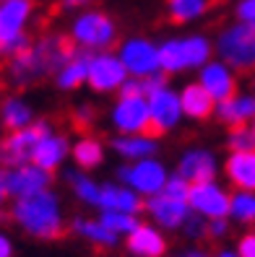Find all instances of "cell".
Instances as JSON below:
<instances>
[{
    "mask_svg": "<svg viewBox=\"0 0 255 257\" xmlns=\"http://www.w3.org/2000/svg\"><path fill=\"white\" fill-rule=\"evenodd\" d=\"M76 52L73 42L68 39V34H42L39 39L32 42V47L24 50L21 55L6 60V81L13 88H24V86H32L47 75H55L60 68L68 63V57Z\"/></svg>",
    "mask_w": 255,
    "mask_h": 257,
    "instance_id": "cell-1",
    "label": "cell"
},
{
    "mask_svg": "<svg viewBox=\"0 0 255 257\" xmlns=\"http://www.w3.org/2000/svg\"><path fill=\"white\" fill-rule=\"evenodd\" d=\"M11 221L37 241H55L65 234V208L63 198L50 187L29 198H16L8 210Z\"/></svg>",
    "mask_w": 255,
    "mask_h": 257,
    "instance_id": "cell-2",
    "label": "cell"
},
{
    "mask_svg": "<svg viewBox=\"0 0 255 257\" xmlns=\"http://www.w3.org/2000/svg\"><path fill=\"white\" fill-rule=\"evenodd\" d=\"M159 57H161V70L167 75L198 73L208 60L216 57L214 39L206 37L203 32L167 37L159 42Z\"/></svg>",
    "mask_w": 255,
    "mask_h": 257,
    "instance_id": "cell-3",
    "label": "cell"
},
{
    "mask_svg": "<svg viewBox=\"0 0 255 257\" xmlns=\"http://www.w3.org/2000/svg\"><path fill=\"white\" fill-rule=\"evenodd\" d=\"M68 39L76 50L83 52H107L120 44V26L117 21L102 8H83L68 24Z\"/></svg>",
    "mask_w": 255,
    "mask_h": 257,
    "instance_id": "cell-4",
    "label": "cell"
},
{
    "mask_svg": "<svg viewBox=\"0 0 255 257\" xmlns=\"http://www.w3.org/2000/svg\"><path fill=\"white\" fill-rule=\"evenodd\" d=\"M214 52L237 73H255V26L232 21L214 37Z\"/></svg>",
    "mask_w": 255,
    "mask_h": 257,
    "instance_id": "cell-5",
    "label": "cell"
},
{
    "mask_svg": "<svg viewBox=\"0 0 255 257\" xmlns=\"http://www.w3.org/2000/svg\"><path fill=\"white\" fill-rule=\"evenodd\" d=\"M169 174H172L169 166L159 156L141 159V161H120V166L115 169L117 182L136 190L141 198H154V195H159L164 190V185H167Z\"/></svg>",
    "mask_w": 255,
    "mask_h": 257,
    "instance_id": "cell-6",
    "label": "cell"
},
{
    "mask_svg": "<svg viewBox=\"0 0 255 257\" xmlns=\"http://www.w3.org/2000/svg\"><path fill=\"white\" fill-rule=\"evenodd\" d=\"M52 130L55 127L50 119H39V117L34 125H29L24 130H6V135H0V166L13 169V166L32 161L37 143Z\"/></svg>",
    "mask_w": 255,
    "mask_h": 257,
    "instance_id": "cell-7",
    "label": "cell"
},
{
    "mask_svg": "<svg viewBox=\"0 0 255 257\" xmlns=\"http://www.w3.org/2000/svg\"><path fill=\"white\" fill-rule=\"evenodd\" d=\"M115 52L120 55L123 65L128 68L130 78L146 81V78H151V75H156V73H164L161 70V57H159V42L148 39V37L133 34V37L120 39Z\"/></svg>",
    "mask_w": 255,
    "mask_h": 257,
    "instance_id": "cell-8",
    "label": "cell"
},
{
    "mask_svg": "<svg viewBox=\"0 0 255 257\" xmlns=\"http://www.w3.org/2000/svg\"><path fill=\"white\" fill-rule=\"evenodd\" d=\"M107 122L115 135L148 133L151 130V112L146 96H115L107 109Z\"/></svg>",
    "mask_w": 255,
    "mask_h": 257,
    "instance_id": "cell-9",
    "label": "cell"
},
{
    "mask_svg": "<svg viewBox=\"0 0 255 257\" xmlns=\"http://www.w3.org/2000/svg\"><path fill=\"white\" fill-rule=\"evenodd\" d=\"M128 78H130V75H128V68L123 65V60H120V55H117L115 50L94 52V55H92L86 86L92 88L94 94H99V96L117 94L120 88L125 86Z\"/></svg>",
    "mask_w": 255,
    "mask_h": 257,
    "instance_id": "cell-10",
    "label": "cell"
},
{
    "mask_svg": "<svg viewBox=\"0 0 255 257\" xmlns=\"http://www.w3.org/2000/svg\"><path fill=\"white\" fill-rule=\"evenodd\" d=\"M146 99H148V112H151V130L156 135H169L183 125L185 112H183L180 88H172L169 83H164L154 88Z\"/></svg>",
    "mask_w": 255,
    "mask_h": 257,
    "instance_id": "cell-11",
    "label": "cell"
},
{
    "mask_svg": "<svg viewBox=\"0 0 255 257\" xmlns=\"http://www.w3.org/2000/svg\"><path fill=\"white\" fill-rule=\"evenodd\" d=\"M188 205L193 213H198L208 221L214 218H229L232 205V190L221 179H208V182H196L190 187Z\"/></svg>",
    "mask_w": 255,
    "mask_h": 257,
    "instance_id": "cell-12",
    "label": "cell"
},
{
    "mask_svg": "<svg viewBox=\"0 0 255 257\" xmlns=\"http://www.w3.org/2000/svg\"><path fill=\"white\" fill-rule=\"evenodd\" d=\"M221 164H224V159H219V154L214 148L188 146L183 154L177 156L175 172L183 174L190 185H196V182H208V179H219Z\"/></svg>",
    "mask_w": 255,
    "mask_h": 257,
    "instance_id": "cell-13",
    "label": "cell"
},
{
    "mask_svg": "<svg viewBox=\"0 0 255 257\" xmlns=\"http://www.w3.org/2000/svg\"><path fill=\"white\" fill-rule=\"evenodd\" d=\"M143 213H146V221H151L159 229L180 231L193 210H190L188 200H177V198H169L167 192H159L154 198H146Z\"/></svg>",
    "mask_w": 255,
    "mask_h": 257,
    "instance_id": "cell-14",
    "label": "cell"
},
{
    "mask_svg": "<svg viewBox=\"0 0 255 257\" xmlns=\"http://www.w3.org/2000/svg\"><path fill=\"white\" fill-rule=\"evenodd\" d=\"M196 81L214 96V101H224L239 91V73L224 60L214 57L196 73Z\"/></svg>",
    "mask_w": 255,
    "mask_h": 257,
    "instance_id": "cell-15",
    "label": "cell"
},
{
    "mask_svg": "<svg viewBox=\"0 0 255 257\" xmlns=\"http://www.w3.org/2000/svg\"><path fill=\"white\" fill-rule=\"evenodd\" d=\"M123 241L130 257H167L169 249L167 231L154 226L151 221H141Z\"/></svg>",
    "mask_w": 255,
    "mask_h": 257,
    "instance_id": "cell-16",
    "label": "cell"
},
{
    "mask_svg": "<svg viewBox=\"0 0 255 257\" xmlns=\"http://www.w3.org/2000/svg\"><path fill=\"white\" fill-rule=\"evenodd\" d=\"M37 16V0H0V39L29 34Z\"/></svg>",
    "mask_w": 255,
    "mask_h": 257,
    "instance_id": "cell-17",
    "label": "cell"
},
{
    "mask_svg": "<svg viewBox=\"0 0 255 257\" xmlns=\"http://www.w3.org/2000/svg\"><path fill=\"white\" fill-rule=\"evenodd\" d=\"M110 148L120 161H141V159H151L159 156L161 141L154 130L148 133H130V135H112Z\"/></svg>",
    "mask_w": 255,
    "mask_h": 257,
    "instance_id": "cell-18",
    "label": "cell"
},
{
    "mask_svg": "<svg viewBox=\"0 0 255 257\" xmlns=\"http://www.w3.org/2000/svg\"><path fill=\"white\" fill-rule=\"evenodd\" d=\"M8 187H11L13 200L16 198H29V195H37L42 190L52 187V172L42 169V166L34 164V161H26L21 166L8 169Z\"/></svg>",
    "mask_w": 255,
    "mask_h": 257,
    "instance_id": "cell-19",
    "label": "cell"
},
{
    "mask_svg": "<svg viewBox=\"0 0 255 257\" xmlns=\"http://www.w3.org/2000/svg\"><path fill=\"white\" fill-rule=\"evenodd\" d=\"M70 148H73V138H68L65 133L52 130L37 143L32 161L39 164L42 169H47V172L55 174L57 169L65 166V161H70Z\"/></svg>",
    "mask_w": 255,
    "mask_h": 257,
    "instance_id": "cell-20",
    "label": "cell"
},
{
    "mask_svg": "<svg viewBox=\"0 0 255 257\" xmlns=\"http://www.w3.org/2000/svg\"><path fill=\"white\" fill-rule=\"evenodd\" d=\"M221 177L232 190H255V151H229L221 164Z\"/></svg>",
    "mask_w": 255,
    "mask_h": 257,
    "instance_id": "cell-21",
    "label": "cell"
},
{
    "mask_svg": "<svg viewBox=\"0 0 255 257\" xmlns=\"http://www.w3.org/2000/svg\"><path fill=\"white\" fill-rule=\"evenodd\" d=\"M255 117V94L252 91H237L234 96L216 101L214 119L224 127H242L250 125Z\"/></svg>",
    "mask_w": 255,
    "mask_h": 257,
    "instance_id": "cell-22",
    "label": "cell"
},
{
    "mask_svg": "<svg viewBox=\"0 0 255 257\" xmlns=\"http://www.w3.org/2000/svg\"><path fill=\"white\" fill-rule=\"evenodd\" d=\"M143 203H146V198H141L136 190H130L128 185L112 179V182H102V195H99L97 210H123V213L141 216Z\"/></svg>",
    "mask_w": 255,
    "mask_h": 257,
    "instance_id": "cell-23",
    "label": "cell"
},
{
    "mask_svg": "<svg viewBox=\"0 0 255 257\" xmlns=\"http://www.w3.org/2000/svg\"><path fill=\"white\" fill-rule=\"evenodd\" d=\"M68 229H70V234H76L81 241H86V244H92L97 249H115L120 241H123L115 231H110L107 226H104V221L99 216L97 218L76 216V218H70Z\"/></svg>",
    "mask_w": 255,
    "mask_h": 257,
    "instance_id": "cell-24",
    "label": "cell"
},
{
    "mask_svg": "<svg viewBox=\"0 0 255 257\" xmlns=\"http://www.w3.org/2000/svg\"><path fill=\"white\" fill-rule=\"evenodd\" d=\"M107 159V143L94 133H81L78 138H73V148H70V161L76 169L83 172H94L104 164Z\"/></svg>",
    "mask_w": 255,
    "mask_h": 257,
    "instance_id": "cell-25",
    "label": "cell"
},
{
    "mask_svg": "<svg viewBox=\"0 0 255 257\" xmlns=\"http://www.w3.org/2000/svg\"><path fill=\"white\" fill-rule=\"evenodd\" d=\"M89 63H92V52H83V50L73 52V55L68 57V63L52 75L57 91L70 94V91H78V88H83L86 81H89Z\"/></svg>",
    "mask_w": 255,
    "mask_h": 257,
    "instance_id": "cell-26",
    "label": "cell"
},
{
    "mask_svg": "<svg viewBox=\"0 0 255 257\" xmlns=\"http://www.w3.org/2000/svg\"><path fill=\"white\" fill-rule=\"evenodd\" d=\"M180 99H183V112L185 119H193V122H203V119H211L216 101L214 96L206 91V88L198 81H190L180 88Z\"/></svg>",
    "mask_w": 255,
    "mask_h": 257,
    "instance_id": "cell-27",
    "label": "cell"
},
{
    "mask_svg": "<svg viewBox=\"0 0 255 257\" xmlns=\"http://www.w3.org/2000/svg\"><path fill=\"white\" fill-rule=\"evenodd\" d=\"M0 122L6 130H24L37 122V112L24 94H8L0 99Z\"/></svg>",
    "mask_w": 255,
    "mask_h": 257,
    "instance_id": "cell-28",
    "label": "cell"
},
{
    "mask_svg": "<svg viewBox=\"0 0 255 257\" xmlns=\"http://www.w3.org/2000/svg\"><path fill=\"white\" fill-rule=\"evenodd\" d=\"M65 179V187L70 190V195L76 198L81 205L86 208H99V195H102V182L92 177V172H83V169H65L63 174Z\"/></svg>",
    "mask_w": 255,
    "mask_h": 257,
    "instance_id": "cell-29",
    "label": "cell"
},
{
    "mask_svg": "<svg viewBox=\"0 0 255 257\" xmlns=\"http://www.w3.org/2000/svg\"><path fill=\"white\" fill-rule=\"evenodd\" d=\"M167 19L177 26H188L201 21L211 11V0H164Z\"/></svg>",
    "mask_w": 255,
    "mask_h": 257,
    "instance_id": "cell-30",
    "label": "cell"
},
{
    "mask_svg": "<svg viewBox=\"0 0 255 257\" xmlns=\"http://www.w3.org/2000/svg\"><path fill=\"white\" fill-rule=\"evenodd\" d=\"M229 221L255 229V190H232Z\"/></svg>",
    "mask_w": 255,
    "mask_h": 257,
    "instance_id": "cell-31",
    "label": "cell"
},
{
    "mask_svg": "<svg viewBox=\"0 0 255 257\" xmlns=\"http://www.w3.org/2000/svg\"><path fill=\"white\" fill-rule=\"evenodd\" d=\"M99 218L104 221L110 231H115L120 239H125L136 226L141 223V218L136 213H123V210H99Z\"/></svg>",
    "mask_w": 255,
    "mask_h": 257,
    "instance_id": "cell-32",
    "label": "cell"
},
{
    "mask_svg": "<svg viewBox=\"0 0 255 257\" xmlns=\"http://www.w3.org/2000/svg\"><path fill=\"white\" fill-rule=\"evenodd\" d=\"M224 146L229 151H255V133L250 125L242 127H229L227 138H224Z\"/></svg>",
    "mask_w": 255,
    "mask_h": 257,
    "instance_id": "cell-33",
    "label": "cell"
},
{
    "mask_svg": "<svg viewBox=\"0 0 255 257\" xmlns=\"http://www.w3.org/2000/svg\"><path fill=\"white\" fill-rule=\"evenodd\" d=\"M180 234L198 244V241L208 239V218H203V216H198V213H190L188 221H185V226L180 229Z\"/></svg>",
    "mask_w": 255,
    "mask_h": 257,
    "instance_id": "cell-34",
    "label": "cell"
},
{
    "mask_svg": "<svg viewBox=\"0 0 255 257\" xmlns=\"http://www.w3.org/2000/svg\"><path fill=\"white\" fill-rule=\"evenodd\" d=\"M190 187H193V185L188 182V179L172 169V174H169V179H167V185H164V190H161V192H167L169 198H177V200H188Z\"/></svg>",
    "mask_w": 255,
    "mask_h": 257,
    "instance_id": "cell-35",
    "label": "cell"
},
{
    "mask_svg": "<svg viewBox=\"0 0 255 257\" xmlns=\"http://www.w3.org/2000/svg\"><path fill=\"white\" fill-rule=\"evenodd\" d=\"M73 122H76V127H92L94 122H97V109L92 107V104H76L73 107Z\"/></svg>",
    "mask_w": 255,
    "mask_h": 257,
    "instance_id": "cell-36",
    "label": "cell"
},
{
    "mask_svg": "<svg viewBox=\"0 0 255 257\" xmlns=\"http://www.w3.org/2000/svg\"><path fill=\"white\" fill-rule=\"evenodd\" d=\"M234 21L255 26V0H237L234 3Z\"/></svg>",
    "mask_w": 255,
    "mask_h": 257,
    "instance_id": "cell-37",
    "label": "cell"
},
{
    "mask_svg": "<svg viewBox=\"0 0 255 257\" xmlns=\"http://www.w3.org/2000/svg\"><path fill=\"white\" fill-rule=\"evenodd\" d=\"M229 229H232V221L229 218H214V221H208V239H227L229 236Z\"/></svg>",
    "mask_w": 255,
    "mask_h": 257,
    "instance_id": "cell-38",
    "label": "cell"
},
{
    "mask_svg": "<svg viewBox=\"0 0 255 257\" xmlns=\"http://www.w3.org/2000/svg\"><path fill=\"white\" fill-rule=\"evenodd\" d=\"M234 247H237L239 257H255V229H250V231H245V234H239Z\"/></svg>",
    "mask_w": 255,
    "mask_h": 257,
    "instance_id": "cell-39",
    "label": "cell"
},
{
    "mask_svg": "<svg viewBox=\"0 0 255 257\" xmlns=\"http://www.w3.org/2000/svg\"><path fill=\"white\" fill-rule=\"evenodd\" d=\"M120 96H146V88H143V81L141 78H128L125 86L117 91Z\"/></svg>",
    "mask_w": 255,
    "mask_h": 257,
    "instance_id": "cell-40",
    "label": "cell"
},
{
    "mask_svg": "<svg viewBox=\"0 0 255 257\" xmlns=\"http://www.w3.org/2000/svg\"><path fill=\"white\" fill-rule=\"evenodd\" d=\"M8 200H13L11 187H8V169H3V166H0V210L8 205Z\"/></svg>",
    "mask_w": 255,
    "mask_h": 257,
    "instance_id": "cell-41",
    "label": "cell"
},
{
    "mask_svg": "<svg viewBox=\"0 0 255 257\" xmlns=\"http://www.w3.org/2000/svg\"><path fill=\"white\" fill-rule=\"evenodd\" d=\"M13 254H16V244H13L8 231L0 229V257H13Z\"/></svg>",
    "mask_w": 255,
    "mask_h": 257,
    "instance_id": "cell-42",
    "label": "cell"
},
{
    "mask_svg": "<svg viewBox=\"0 0 255 257\" xmlns=\"http://www.w3.org/2000/svg\"><path fill=\"white\" fill-rule=\"evenodd\" d=\"M89 3L92 0H57V6L63 11H83V8H89Z\"/></svg>",
    "mask_w": 255,
    "mask_h": 257,
    "instance_id": "cell-43",
    "label": "cell"
},
{
    "mask_svg": "<svg viewBox=\"0 0 255 257\" xmlns=\"http://www.w3.org/2000/svg\"><path fill=\"white\" fill-rule=\"evenodd\" d=\"M185 257H214V252L206 249V247H201V244H193V247L185 249Z\"/></svg>",
    "mask_w": 255,
    "mask_h": 257,
    "instance_id": "cell-44",
    "label": "cell"
},
{
    "mask_svg": "<svg viewBox=\"0 0 255 257\" xmlns=\"http://www.w3.org/2000/svg\"><path fill=\"white\" fill-rule=\"evenodd\" d=\"M214 257H239V252H237V247H221L214 252Z\"/></svg>",
    "mask_w": 255,
    "mask_h": 257,
    "instance_id": "cell-45",
    "label": "cell"
},
{
    "mask_svg": "<svg viewBox=\"0 0 255 257\" xmlns=\"http://www.w3.org/2000/svg\"><path fill=\"white\" fill-rule=\"evenodd\" d=\"M250 127H252V133H255V117H252V122H250Z\"/></svg>",
    "mask_w": 255,
    "mask_h": 257,
    "instance_id": "cell-46",
    "label": "cell"
},
{
    "mask_svg": "<svg viewBox=\"0 0 255 257\" xmlns=\"http://www.w3.org/2000/svg\"><path fill=\"white\" fill-rule=\"evenodd\" d=\"M252 94H255V75H252Z\"/></svg>",
    "mask_w": 255,
    "mask_h": 257,
    "instance_id": "cell-47",
    "label": "cell"
},
{
    "mask_svg": "<svg viewBox=\"0 0 255 257\" xmlns=\"http://www.w3.org/2000/svg\"><path fill=\"white\" fill-rule=\"evenodd\" d=\"M167 257H185V254H167Z\"/></svg>",
    "mask_w": 255,
    "mask_h": 257,
    "instance_id": "cell-48",
    "label": "cell"
},
{
    "mask_svg": "<svg viewBox=\"0 0 255 257\" xmlns=\"http://www.w3.org/2000/svg\"><path fill=\"white\" fill-rule=\"evenodd\" d=\"M3 130H6V127H3V122H0V133H3Z\"/></svg>",
    "mask_w": 255,
    "mask_h": 257,
    "instance_id": "cell-49",
    "label": "cell"
}]
</instances>
